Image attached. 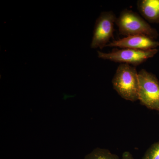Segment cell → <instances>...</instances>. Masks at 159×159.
<instances>
[{
	"label": "cell",
	"instance_id": "cell-4",
	"mask_svg": "<svg viewBox=\"0 0 159 159\" xmlns=\"http://www.w3.org/2000/svg\"><path fill=\"white\" fill-rule=\"evenodd\" d=\"M158 52L157 49L148 50H138L122 48L115 50L109 53L98 51V56L101 59L107 60L121 64L139 66L154 57Z\"/></svg>",
	"mask_w": 159,
	"mask_h": 159
},
{
	"label": "cell",
	"instance_id": "cell-10",
	"mask_svg": "<svg viewBox=\"0 0 159 159\" xmlns=\"http://www.w3.org/2000/svg\"><path fill=\"white\" fill-rule=\"evenodd\" d=\"M121 159H134L132 155L129 152L125 151L122 155Z\"/></svg>",
	"mask_w": 159,
	"mask_h": 159
},
{
	"label": "cell",
	"instance_id": "cell-9",
	"mask_svg": "<svg viewBox=\"0 0 159 159\" xmlns=\"http://www.w3.org/2000/svg\"><path fill=\"white\" fill-rule=\"evenodd\" d=\"M142 159H159V141L149 147Z\"/></svg>",
	"mask_w": 159,
	"mask_h": 159
},
{
	"label": "cell",
	"instance_id": "cell-7",
	"mask_svg": "<svg viewBox=\"0 0 159 159\" xmlns=\"http://www.w3.org/2000/svg\"><path fill=\"white\" fill-rule=\"evenodd\" d=\"M137 7L145 19L151 23H159V0H139Z\"/></svg>",
	"mask_w": 159,
	"mask_h": 159
},
{
	"label": "cell",
	"instance_id": "cell-8",
	"mask_svg": "<svg viewBox=\"0 0 159 159\" xmlns=\"http://www.w3.org/2000/svg\"><path fill=\"white\" fill-rule=\"evenodd\" d=\"M84 159H121L116 154L105 148H97L87 155Z\"/></svg>",
	"mask_w": 159,
	"mask_h": 159
},
{
	"label": "cell",
	"instance_id": "cell-6",
	"mask_svg": "<svg viewBox=\"0 0 159 159\" xmlns=\"http://www.w3.org/2000/svg\"><path fill=\"white\" fill-rule=\"evenodd\" d=\"M159 42L144 35L126 36L124 38L109 43L106 47H117L138 50H148L157 49Z\"/></svg>",
	"mask_w": 159,
	"mask_h": 159
},
{
	"label": "cell",
	"instance_id": "cell-1",
	"mask_svg": "<svg viewBox=\"0 0 159 159\" xmlns=\"http://www.w3.org/2000/svg\"><path fill=\"white\" fill-rule=\"evenodd\" d=\"M112 83L114 89L123 99L132 102L139 100V72L135 67L121 64L117 68Z\"/></svg>",
	"mask_w": 159,
	"mask_h": 159
},
{
	"label": "cell",
	"instance_id": "cell-3",
	"mask_svg": "<svg viewBox=\"0 0 159 159\" xmlns=\"http://www.w3.org/2000/svg\"><path fill=\"white\" fill-rule=\"evenodd\" d=\"M139 100L147 108L159 112L158 80L145 69L139 71Z\"/></svg>",
	"mask_w": 159,
	"mask_h": 159
},
{
	"label": "cell",
	"instance_id": "cell-2",
	"mask_svg": "<svg viewBox=\"0 0 159 159\" xmlns=\"http://www.w3.org/2000/svg\"><path fill=\"white\" fill-rule=\"evenodd\" d=\"M116 24L119 33L125 36L144 35L154 39L158 35L155 29L132 10L125 9L122 11L117 18Z\"/></svg>",
	"mask_w": 159,
	"mask_h": 159
},
{
	"label": "cell",
	"instance_id": "cell-5",
	"mask_svg": "<svg viewBox=\"0 0 159 159\" xmlns=\"http://www.w3.org/2000/svg\"><path fill=\"white\" fill-rule=\"evenodd\" d=\"M116 19L112 11H104L100 14L95 23L91 44L92 48L102 49L108 44L113 34Z\"/></svg>",
	"mask_w": 159,
	"mask_h": 159
}]
</instances>
